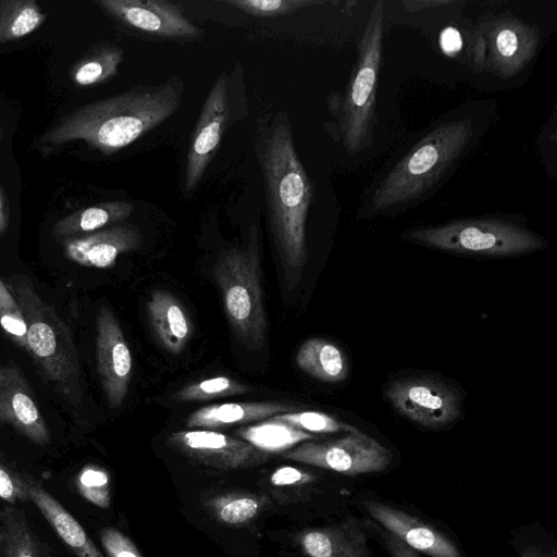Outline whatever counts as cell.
Returning a JSON list of instances; mask_svg holds the SVG:
<instances>
[{
	"mask_svg": "<svg viewBox=\"0 0 557 557\" xmlns=\"http://www.w3.org/2000/svg\"><path fill=\"white\" fill-rule=\"evenodd\" d=\"M224 2L258 17L285 15L308 5L322 3L311 0H225Z\"/></svg>",
	"mask_w": 557,
	"mask_h": 557,
	"instance_id": "cell-33",
	"label": "cell"
},
{
	"mask_svg": "<svg viewBox=\"0 0 557 557\" xmlns=\"http://www.w3.org/2000/svg\"><path fill=\"white\" fill-rule=\"evenodd\" d=\"M259 269L256 224L250 230L247 247L221 251L213 269L231 329L239 344L252 350L264 345L267 334Z\"/></svg>",
	"mask_w": 557,
	"mask_h": 557,
	"instance_id": "cell-5",
	"label": "cell"
},
{
	"mask_svg": "<svg viewBox=\"0 0 557 557\" xmlns=\"http://www.w3.org/2000/svg\"><path fill=\"white\" fill-rule=\"evenodd\" d=\"M123 57L124 51L117 46H100L73 65L71 79L76 86L82 87L103 83L116 75Z\"/></svg>",
	"mask_w": 557,
	"mask_h": 557,
	"instance_id": "cell-27",
	"label": "cell"
},
{
	"mask_svg": "<svg viewBox=\"0 0 557 557\" xmlns=\"http://www.w3.org/2000/svg\"><path fill=\"white\" fill-rule=\"evenodd\" d=\"M0 557H49L24 512L13 505L0 511Z\"/></svg>",
	"mask_w": 557,
	"mask_h": 557,
	"instance_id": "cell-24",
	"label": "cell"
},
{
	"mask_svg": "<svg viewBox=\"0 0 557 557\" xmlns=\"http://www.w3.org/2000/svg\"><path fill=\"white\" fill-rule=\"evenodd\" d=\"M366 508L391 534L412 549L433 557H461L447 537L418 518L379 502H367Z\"/></svg>",
	"mask_w": 557,
	"mask_h": 557,
	"instance_id": "cell-17",
	"label": "cell"
},
{
	"mask_svg": "<svg viewBox=\"0 0 557 557\" xmlns=\"http://www.w3.org/2000/svg\"><path fill=\"white\" fill-rule=\"evenodd\" d=\"M237 434L242 440L264 454L283 453L289 450L297 444L317 440L314 434L305 432L273 418L242 428L237 431Z\"/></svg>",
	"mask_w": 557,
	"mask_h": 557,
	"instance_id": "cell-25",
	"label": "cell"
},
{
	"mask_svg": "<svg viewBox=\"0 0 557 557\" xmlns=\"http://www.w3.org/2000/svg\"><path fill=\"white\" fill-rule=\"evenodd\" d=\"M183 84L136 86L79 107L48 128L39 143L46 148L83 140L103 154L114 153L169 119L180 107Z\"/></svg>",
	"mask_w": 557,
	"mask_h": 557,
	"instance_id": "cell-1",
	"label": "cell"
},
{
	"mask_svg": "<svg viewBox=\"0 0 557 557\" xmlns=\"http://www.w3.org/2000/svg\"><path fill=\"white\" fill-rule=\"evenodd\" d=\"M296 363L305 373L322 382L338 383L348 374L344 352L323 338L306 341L298 349Z\"/></svg>",
	"mask_w": 557,
	"mask_h": 557,
	"instance_id": "cell-23",
	"label": "cell"
},
{
	"mask_svg": "<svg viewBox=\"0 0 557 557\" xmlns=\"http://www.w3.org/2000/svg\"><path fill=\"white\" fill-rule=\"evenodd\" d=\"M0 136H1V134H0Z\"/></svg>",
	"mask_w": 557,
	"mask_h": 557,
	"instance_id": "cell-41",
	"label": "cell"
},
{
	"mask_svg": "<svg viewBox=\"0 0 557 557\" xmlns=\"http://www.w3.org/2000/svg\"><path fill=\"white\" fill-rule=\"evenodd\" d=\"M382 536L393 557H420L411 547L407 546L389 532L382 533Z\"/></svg>",
	"mask_w": 557,
	"mask_h": 557,
	"instance_id": "cell-38",
	"label": "cell"
},
{
	"mask_svg": "<svg viewBox=\"0 0 557 557\" xmlns=\"http://www.w3.org/2000/svg\"><path fill=\"white\" fill-rule=\"evenodd\" d=\"M272 418L311 434L337 433L342 431L347 433L359 432L357 428L350 424L337 420L324 412L314 410L287 412L274 416Z\"/></svg>",
	"mask_w": 557,
	"mask_h": 557,
	"instance_id": "cell-30",
	"label": "cell"
},
{
	"mask_svg": "<svg viewBox=\"0 0 557 557\" xmlns=\"http://www.w3.org/2000/svg\"><path fill=\"white\" fill-rule=\"evenodd\" d=\"M296 410L295 405L277 401L213 404L191 412L186 420V425L213 430L237 423L261 421Z\"/></svg>",
	"mask_w": 557,
	"mask_h": 557,
	"instance_id": "cell-18",
	"label": "cell"
},
{
	"mask_svg": "<svg viewBox=\"0 0 557 557\" xmlns=\"http://www.w3.org/2000/svg\"><path fill=\"white\" fill-rule=\"evenodd\" d=\"M46 18L47 13L34 0H0V44L25 37Z\"/></svg>",
	"mask_w": 557,
	"mask_h": 557,
	"instance_id": "cell-26",
	"label": "cell"
},
{
	"mask_svg": "<svg viewBox=\"0 0 557 557\" xmlns=\"http://www.w3.org/2000/svg\"><path fill=\"white\" fill-rule=\"evenodd\" d=\"M258 152L278 255L286 268L298 270L307 260L306 220L312 188L287 119L281 115L261 131Z\"/></svg>",
	"mask_w": 557,
	"mask_h": 557,
	"instance_id": "cell-2",
	"label": "cell"
},
{
	"mask_svg": "<svg viewBox=\"0 0 557 557\" xmlns=\"http://www.w3.org/2000/svg\"><path fill=\"white\" fill-rule=\"evenodd\" d=\"M9 205L5 199L4 193L0 187V235H3L9 225Z\"/></svg>",
	"mask_w": 557,
	"mask_h": 557,
	"instance_id": "cell-39",
	"label": "cell"
},
{
	"mask_svg": "<svg viewBox=\"0 0 557 557\" xmlns=\"http://www.w3.org/2000/svg\"><path fill=\"white\" fill-rule=\"evenodd\" d=\"M298 542L308 557L367 556L366 537L352 523L305 531Z\"/></svg>",
	"mask_w": 557,
	"mask_h": 557,
	"instance_id": "cell-21",
	"label": "cell"
},
{
	"mask_svg": "<svg viewBox=\"0 0 557 557\" xmlns=\"http://www.w3.org/2000/svg\"><path fill=\"white\" fill-rule=\"evenodd\" d=\"M100 540L108 557H143L132 540L115 528L102 529Z\"/></svg>",
	"mask_w": 557,
	"mask_h": 557,
	"instance_id": "cell-34",
	"label": "cell"
},
{
	"mask_svg": "<svg viewBox=\"0 0 557 557\" xmlns=\"http://www.w3.org/2000/svg\"><path fill=\"white\" fill-rule=\"evenodd\" d=\"M521 557H544V556H542L533 550H525V552H523Z\"/></svg>",
	"mask_w": 557,
	"mask_h": 557,
	"instance_id": "cell-40",
	"label": "cell"
},
{
	"mask_svg": "<svg viewBox=\"0 0 557 557\" xmlns=\"http://www.w3.org/2000/svg\"><path fill=\"white\" fill-rule=\"evenodd\" d=\"M133 211L134 206L128 201L97 203L57 221L52 227V234L63 239L86 235L125 220Z\"/></svg>",
	"mask_w": 557,
	"mask_h": 557,
	"instance_id": "cell-22",
	"label": "cell"
},
{
	"mask_svg": "<svg viewBox=\"0 0 557 557\" xmlns=\"http://www.w3.org/2000/svg\"><path fill=\"white\" fill-rule=\"evenodd\" d=\"M250 391L252 388L231 377L215 376L183 387L174 398L181 401H197L246 394Z\"/></svg>",
	"mask_w": 557,
	"mask_h": 557,
	"instance_id": "cell-29",
	"label": "cell"
},
{
	"mask_svg": "<svg viewBox=\"0 0 557 557\" xmlns=\"http://www.w3.org/2000/svg\"><path fill=\"white\" fill-rule=\"evenodd\" d=\"M540 41L535 26L516 17H496L483 23L474 35V63L493 74L510 78L534 57Z\"/></svg>",
	"mask_w": 557,
	"mask_h": 557,
	"instance_id": "cell-8",
	"label": "cell"
},
{
	"mask_svg": "<svg viewBox=\"0 0 557 557\" xmlns=\"http://www.w3.org/2000/svg\"><path fill=\"white\" fill-rule=\"evenodd\" d=\"M228 117L225 74L219 75L200 110L189 145L185 193L190 195L198 187L221 141Z\"/></svg>",
	"mask_w": 557,
	"mask_h": 557,
	"instance_id": "cell-13",
	"label": "cell"
},
{
	"mask_svg": "<svg viewBox=\"0 0 557 557\" xmlns=\"http://www.w3.org/2000/svg\"><path fill=\"white\" fill-rule=\"evenodd\" d=\"M147 311L159 343L170 352L180 354L193 332L190 320L180 300L168 292L156 290L147 304Z\"/></svg>",
	"mask_w": 557,
	"mask_h": 557,
	"instance_id": "cell-20",
	"label": "cell"
},
{
	"mask_svg": "<svg viewBox=\"0 0 557 557\" xmlns=\"http://www.w3.org/2000/svg\"><path fill=\"white\" fill-rule=\"evenodd\" d=\"M383 32V3L379 1L360 38L355 69L336 109L339 134L349 154L363 150L373 139Z\"/></svg>",
	"mask_w": 557,
	"mask_h": 557,
	"instance_id": "cell-6",
	"label": "cell"
},
{
	"mask_svg": "<svg viewBox=\"0 0 557 557\" xmlns=\"http://www.w3.org/2000/svg\"><path fill=\"white\" fill-rule=\"evenodd\" d=\"M0 329L17 347L27 350L26 323L22 310L9 289L7 283L0 277Z\"/></svg>",
	"mask_w": 557,
	"mask_h": 557,
	"instance_id": "cell-31",
	"label": "cell"
},
{
	"mask_svg": "<svg viewBox=\"0 0 557 557\" xmlns=\"http://www.w3.org/2000/svg\"><path fill=\"white\" fill-rule=\"evenodd\" d=\"M473 140L474 125L468 117L435 126L379 182L368 202L369 211L388 214L426 199L453 173Z\"/></svg>",
	"mask_w": 557,
	"mask_h": 557,
	"instance_id": "cell-3",
	"label": "cell"
},
{
	"mask_svg": "<svg viewBox=\"0 0 557 557\" xmlns=\"http://www.w3.org/2000/svg\"><path fill=\"white\" fill-rule=\"evenodd\" d=\"M404 237L445 251L495 257L527 253L544 245L543 238L528 228L495 218L461 219L416 227Z\"/></svg>",
	"mask_w": 557,
	"mask_h": 557,
	"instance_id": "cell-7",
	"label": "cell"
},
{
	"mask_svg": "<svg viewBox=\"0 0 557 557\" xmlns=\"http://www.w3.org/2000/svg\"><path fill=\"white\" fill-rule=\"evenodd\" d=\"M96 3L126 26L157 37L196 38L201 32L180 3L165 0H98Z\"/></svg>",
	"mask_w": 557,
	"mask_h": 557,
	"instance_id": "cell-14",
	"label": "cell"
},
{
	"mask_svg": "<svg viewBox=\"0 0 557 557\" xmlns=\"http://www.w3.org/2000/svg\"><path fill=\"white\" fill-rule=\"evenodd\" d=\"M394 408L426 428H442L460 416V398L447 384L430 377L394 382L386 391Z\"/></svg>",
	"mask_w": 557,
	"mask_h": 557,
	"instance_id": "cell-10",
	"label": "cell"
},
{
	"mask_svg": "<svg viewBox=\"0 0 557 557\" xmlns=\"http://www.w3.org/2000/svg\"><path fill=\"white\" fill-rule=\"evenodd\" d=\"M26 323V352L41 377L74 407L83 401L78 352L69 325L36 292L25 275H14L7 284Z\"/></svg>",
	"mask_w": 557,
	"mask_h": 557,
	"instance_id": "cell-4",
	"label": "cell"
},
{
	"mask_svg": "<svg viewBox=\"0 0 557 557\" xmlns=\"http://www.w3.org/2000/svg\"><path fill=\"white\" fill-rule=\"evenodd\" d=\"M313 480L312 473L290 466L276 469L270 476V482L275 486L301 485Z\"/></svg>",
	"mask_w": 557,
	"mask_h": 557,
	"instance_id": "cell-36",
	"label": "cell"
},
{
	"mask_svg": "<svg viewBox=\"0 0 557 557\" xmlns=\"http://www.w3.org/2000/svg\"><path fill=\"white\" fill-rule=\"evenodd\" d=\"M79 494L91 504L108 508L110 506V476L104 469L87 466L76 478Z\"/></svg>",
	"mask_w": 557,
	"mask_h": 557,
	"instance_id": "cell-32",
	"label": "cell"
},
{
	"mask_svg": "<svg viewBox=\"0 0 557 557\" xmlns=\"http://www.w3.org/2000/svg\"><path fill=\"white\" fill-rule=\"evenodd\" d=\"M0 421L37 445L50 442V432L32 386L14 362L1 360Z\"/></svg>",
	"mask_w": 557,
	"mask_h": 557,
	"instance_id": "cell-15",
	"label": "cell"
},
{
	"mask_svg": "<svg viewBox=\"0 0 557 557\" xmlns=\"http://www.w3.org/2000/svg\"><path fill=\"white\" fill-rule=\"evenodd\" d=\"M140 233L133 225L114 224L99 231L66 238L64 253L71 261L90 268L107 269L115 264L122 253L140 245Z\"/></svg>",
	"mask_w": 557,
	"mask_h": 557,
	"instance_id": "cell-16",
	"label": "cell"
},
{
	"mask_svg": "<svg viewBox=\"0 0 557 557\" xmlns=\"http://www.w3.org/2000/svg\"><path fill=\"white\" fill-rule=\"evenodd\" d=\"M440 46L445 54L450 57L457 54L462 47L460 33L454 27H446L441 33Z\"/></svg>",
	"mask_w": 557,
	"mask_h": 557,
	"instance_id": "cell-37",
	"label": "cell"
},
{
	"mask_svg": "<svg viewBox=\"0 0 557 557\" xmlns=\"http://www.w3.org/2000/svg\"><path fill=\"white\" fill-rule=\"evenodd\" d=\"M28 499H30L59 537L77 557H104L89 539L81 523L41 485L26 479Z\"/></svg>",
	"mask_w": 557,
	"mask_h": 557,
	"instance_id": "cell-19",
	"label": "cell"
},
{
	"mask_svg": "<svg viewBox=\"0 0 557 557\" xmlns=\"http://www.w3.org/2000/svg\"><path fill=\"white\" fill-rule=\"evenodd\" d=\"M0 498L11 505L28 499L26 478L12 471L0 460Z\"/></svg>",
	"mask_w": 557,
	"mask_h": 557,
	"instance_id": "cell-35",
	"label": "cell"
},
{
	"mask_svg": "<svg viewBox=\"0 0 557 557\" xmlns=\"http://www.w3.org/2000/svg\"><path fill=\"white\" fill-rule=\"evenodd\" d=\"M284 457L347 475L383 471L392 460L388 449L361 431L333 441L304 442Z\"/></svg>",
	"mask_w": 557,
	"mask_h": 557,
	"instance_id": "cell-9",
	"label": "cell"
},
{
	"mask_svg": "<svg viewBox=\"0 0 557 557\" xmlns=\"http://www.w3.org/2000/svg\"><path fill=\"white\" fill-rule=\"evenodd\" d=\"M264 506V498L251 494L230 493L210 498L207 507L222 523L238 525L255 518Z\"/></svg>",
	"mask_w": 557,
	"mask_h": 557,
	"instance_id": "cell-28",
	"label": "cell"
},
{
	"mask_svg": "<svg viewBox=\"0 0 557 557\" xmlns=\"http://www.w3.org/2000/svg\"><path fill=\"white\" fill-rule=\"evenodd\" d=\"M166 443L187 458L219 470L250 468L268 459L267 454L244 440L212 430L174 432Z\"/></svg>",
	"mask_w": 557,
	"mask_h": 557,
	"instance_id": "cell-11",
	"label": "cell"
},
{
	"mask_svg": "<svg viewBox=\"0 0 557 557\" xmlns=\"http://www.w3.org/2000/svg\"><path fill=\"white\" fill-rule=\"evenodd\" d=\"M97 369L107 400L112 408L122 405L132 376V355L122 329L112 312L102 305L96 319Z\"/></svg>",
	"mask_w": 557,
	"mask_h": 557,
	"instance_id": "cell-12",
	"label": "cell"
}]
</instances>
